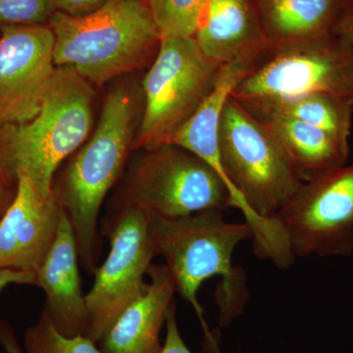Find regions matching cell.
<instances>
[{"instance_id": "obj_6", "label": "cell", "mask_w": 353, "mask_h": 353, "mask_svg": "<svg viewBox=\"0 0 353 353\" xmlns=\"http://www.w3.org/2000/svg\"><path fill=\"white\" fill-rule=\"evenodd\" d=\"M114 214L138 208L148 215L185 217L233 208L231 194L214 169L174 145L145 148L130 165ZM113 214V215H114Z\"/></svg>"}, {"instance_id": "obj_23", "label": "cell", "mask_w": 353, "mask_h": 353, "mask_svg": "<svg viewBox=\"0 0 353 353\" xmlns=\"http://www.w3.org/2000/svg\"><path fill=\"white\" fill-rule=\"evenodd\" d=\"M165 327H166V336H165L164 343L162 345L160 353H192L185 345L179 329L176 319L175 303L167 314Z\"/></svg>"}, {"instance_id": "obj_11", "label": "cell", "mask_w": 353, "mask_h": 353, "mask_svg": "<svg viewBox=\"0 0 353 353\" xmlns=\"http://www.w3.org/2000/svg\"><path fill=\"white\" fill-rule=\"evenodd\" d=\"M0 127L32 120L43 104L55 64L50 25L1 28Z\"/></svg>"}, {"instance_id": "obj_28", "label": "cell", "mask_w": 353, "mask_h": 353, "mask_svg": "<svg viewBox=\"0 0 353 353\" xmlns=\"http://www.w3.org/2000/svg\"><path fill=\"white\" fill-rule=\"evenodd\" d=\"M7 182L0 176V218L6 212V209L10 205L11 202H8V194L6 190Z\"/></svg>"}, {"instance_id": "obj_3", "label": "cell", "mask_w": 353, "mask_h": 353, "mask_svg": "<svg viewBox=\"0 0 353 353\" xmlns=\"http://www.w3.org/2000/svg\"><path fill=\"white\" fill-rule=\"evenodd\" d=\"M150 234L157 256L165 259L176 292L196 311L206 339L214 345L197 294L208 279L222 277L218 297L221 325L226 326L240 314L243 281L233 255L241 243L252 238V228L245 221L228 222L222 211L208 210L178 218L150 215Z\"/></svg>"}, {"instance_id": "obj_17", "label": "cell", "mask_w": 353, "mask_h": 353, "mask_svg": "<svg viewBox=\"0 0 353 353\" xmlns=\"http://www.w3.org/2000/svg\"><path fill=\"white\" fill-rule=\"evenodd\" d=\"M352 0H259L257 8L269 50L332 36Z\"/></svg>"}, {"instance_id": "obj_16", "label": "cell", "mask_w": 353, "mask_h": 353, "mask_svg": "<svg viewBox=\"0 0 353 353\" xmlns=\"http://www.w3.org/2000/svg\"><path fill=\"white\" fill-rule=\"evenodd\" d=\"M259 61L260 59L245 58L223 64L210 94L169 141V145L182 148L206 162L217 172L226 185L219 152L223 109L236 85Z\"/></svg>"}, {"instance_id": "obj_5", "label": "cell", "mask_w": 353, "mask_h": 353, "mask_svg": "<svg viewBox=\"0 0 353 353\" xmlns=\"http://www.w3.org/2000/svg\"><path fill=\"white\" fill-rule=\"evenodd\" d=\"M92 85L68 67H57L39 113L22 124L0 127V176L31 178L52 194L60 165L85 143L92 126Z\"/></svg>"}, {"instance_id": "obj_22", "label": "cell", "mask_w": 353, "mask_h": 353, "mask_svg": "<svg viewBox=\"0 0 353 353\" xmlns=\"http://www.w3.org/2000/svg\"><path fill=\"white\" fill-rule=\"evenodd\" d=\"M55 12L51 0H0V29L50 24Z\"/></svg>"}, {"instance_id": "obj_15", "label": "cell", "mask_w": 353, "mask_h": 353, "mask_svg": "<svg viewBox=\"0 0 353 353\" xmlns=\"http://www.w3.org/2000/svg\"><path fill=\"white\" fill-rule=\"evenodd\" d=\"M145 292L128 306L99 341L102 353H160V334L176 289L165 264L152 265Z\"/></svg>"}, {"instance_id": "obj_8", "label": "cell", "mask_w": 353, "mask_h": 353, "mask_svg": "<svg viewBox=\"0 0 353 353\" xmlns=\"http://www.w3.org/2000/svg\"><path fill=\"white\" fill-rule=\"evenodd\" d=\"M314 94L353 99V50L334 34L269 50L231 97L250 103Z\"/></svg>"}, {"instance_id": "obj_18", "label": "cell", "mask_w": 353, "mask_h": 353, "mask_svg": "<svg viewBox=\"0 0 353 353\" xmlns=\"http://www.w3.org/2000/svg\"><path fill=\"white\" fill-rule=\"evenodd\" d=\"M254 117L270 132L305 179L348 163L350 150L317 128L283 116Z\"/></svg>"}, {"instance_id": "obj_27", "label": "cell", "mask_w": 353, "mask_h": 353, "mask_svg": "<svg viewBox=\"0 0 353 353\" xmlns=\"http://www.w3.org/2000/svg\"><path fill=\"white\" fill-rule=\"evenodd\" d=\"M0 347L6 353H25L11 325L0 319Z\"/></svg>"}, {"instance_id": "obj_24", "label": "cell", "mask_w": 353, "mask_h": 353, "mask_svg": "<svg viewBox=\"0 0 353 353\" xmlns=\"http://www.w3.org/2000/svg\"><path fill=\"white\" fill-rule=\"evenodd\" d=\"M57 12L72 17L90 15L101 8L108 0H51Z\"/></svg>"}, {"instance_id": "obj_14", "label": "cell", "mask_w": 353, "mask_h": 353, "mask_svg": "<svg viewBox=\"0 0 353 353\" xmlns=\"http://www.w3.org/2000/svg\"><path fill=\"white\" fill-rule=\"evenodd\" d=\"M194 38L206 57L222 65L262 59L269 51L252 0H206Z\"/></svg>"}, {"instance_id": "obj_1", "label": "cell", "mask_w": 353, "mask_h": 353, "mask_svg": "<svg viewBox=\"0 0 353 353\" xmlns=\"http://www.w3.org/2000/svg\"><path fill=\"white\" fill-rule=\"evenodd\" d=\"M219 152L233 208L252 228L255 252L288 268L294 256L276 216L305 178L266 127L232 97L221 117Z\"/></svg>"}, {"instance_id": "obj_7", "label": "cell", "mask_w": 353, "mask_h": 353, "mask_svg": "<svg viewBox=\"0 0 353 353\" xmlns=\"http://www.w3.org/2000/svg\"><path fill=\"white\" fill-rule=\"evenodd\" d=\"M221 67L194 38H162L141 82L143 111L132 150L168 145L210 94Z\"/></svg>"}, {"instance_id": "obj_21", "label": "cell", "mask_w": 353, "mask_h": 353, "mask_svg": "<svg viewBox=\"0 0 353 353\" xmlns=\"http://www.w3.org/2000/svg\"><path fill=\"white\" fill-rule=\"evenodd\" d=\"M23 348L25 353H102L87 336H66L60 333L46 310L26 331Z\"/></svg>"}, {"instance_id": "obj_9", "label": "cell", "mask_w": 353, "mask_h": 353, "mask_svg": "<svg viewBox=\"0 0 353 353\" xmlns=\"http://www.w3.org/2000/svg\"><path fill=\"white\" fill-rule=\"evenodd\" d=\"M276 219L296 257L353 253V163L306 178Z\"/></svg>"}, {"instance_id": "obj_26", "label": "cell", "mask_w": 353, "mask_h": 353, "mask_svg": "<svg viewBox=\"0 0 353 353\" xmlns=\"http://www.w3.org/2000/svg\"><path fill=\"white\" fill-rule=\"evenodd\" d=\"M12 284L36 285V273L18 269H0V292Z\"/></svg>"}, {"instance_id": "obj_2", "label": "cell", "mask_w": 353, "mask_h": 353, "mask_svg": "<svg viewBox=\"0 0 353 353\" xmlns=\"http://www.w3.org/2000/svg\"><path fill=\"white\" fill-rule=\"evenodd\" d=\"M143 111L141 85L122 82L111 88L92 138L53 180V194L68 215L81 263L88 274H94L99 262L102 204L124 171Z\"/></svg>"}, {"instance_id": "obj_19", "label": "cell", "mask_w": 353, "mask_h": 353, "mask_svg": "<svg viewBox=\"0 0 353 353\" xmlns=\"http://www.w3.org/2000/svg\"><path fill=\"white\" fill-rule=\"evenodd\" d=\"M241 104L253 116L276 115L301 121L326 132L343 148L350 150L352 99L340 95L314 94Z\"/></svg>"}, {"instance_id": "obj_10", "label": "cell", "mask_w": 353, "mask_h": 353, "mask_svg": "<svg viewBox=\"0 0 353 353\" xmlns=\"http://www.w3.org/2000/svg\"><path fill=\"white\" fill-rule=\"evenodd\" d=\"M150 215L138 208L125 209L108 222L110 252L94 272V283L85 294V336L99 343L121 313L145 292V276L157 256L150 234Z\"/></svg>"}, {"instance_id": "obj_20", "label": "cell", "mask_w": 353, "mask_h": 353, "mask_svg": "<svg viewBox=\"0 0 353 353\" xmlns=\"http://www.w3.org/2000/svg\"><path fill=\"white\" fill-rule=\"evenodd\" d=\"M206 0H146L162 38H194Z\"/></svg>"}, {"instance_id": "obj_12", "label": "cell", "mask_w": 353, "mask_h": 353, "mask_svg": "<svg viewBox=\"0 0 353 353\" xmlns=\"http://www.w3.org/2000/svg\"><path fill=\"white\" fill-rule=\"evenodd\" d=\"M16 192L0 218V269L37 273L57 238L63 208L29 176L18 174Z\"/></svg>"}, {"instance_id": "obj_13", "label": "cell", "mask_w": 353, "mask_h": 353, "mask_svg": "<svg viewBox=\"0 0 353 353\" xmlns=\"http://www.w3.org/2000/svg\"><path fill=\"white\" fill-rule=\"evenodd\" d=\"M78 246L73 227L63 209L57 238L36 273V285L43 290V310L66 336H85L88 312L79 271Z\"/></svg>"}, {"instance_id": "obj_4", "label": "cell", "mask_w": 353, "mask_h": 353, "mask_svg": "<svg viewBox=\"0 0 353 353\" xmlns=\"http://www.w3.org/2000/svg\"><path fill=\"white\" fill-rule=\"evenodd\" d=\"M55 67H68L92 83H103L152 64L161 36L146 0H108L90 15L55 12Z\"/></svg>"}, {"instance_id": "obj_25", "label": "cell", "mask_w": 353, "mask_h": 353, "mask_svg": "<svg viewBox=\"0 0 353 353\" xmlns=\"http://www.w3.org/2000/svg\"><path fill=\"white\" fill-rule=\"evenodd\" d=\"M333 34L353 50V0L343 9L336 21Z\"/></svg>"}]
</instances>
